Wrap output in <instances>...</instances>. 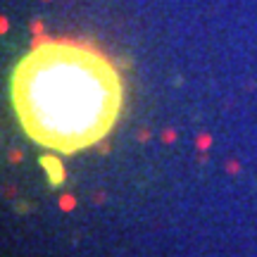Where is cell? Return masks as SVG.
Segmentation results:
<instances>
[{"label": "cell", "mask_w": 257, "mask_h": 257, "mask_svg": "<svg viewBox=\"0 0 257 257\" xmlns=\"http://www.w3.org/2000/svg\"><path fill=\"white\" fill-rule=\"evenodd\" d=\"M10 100L34 143L74 155L98 146L117 126L124 83L114 62L98 48L46 41L17 62Z\"/></svg>", "instance_id": "6da1fadb"}]
</instances>
